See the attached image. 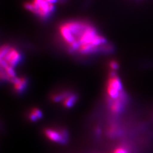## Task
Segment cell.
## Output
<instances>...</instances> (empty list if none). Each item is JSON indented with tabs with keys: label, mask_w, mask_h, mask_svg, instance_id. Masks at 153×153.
Segmentation results:
<instances>
[{
	"label": "cell",
	"mask_w": 153,
	"mask_h": 153,
	"mask_svg": "<svg viewBox=\"0 0 153 153\" xmlns=\"http://www.w3.org/2000/svg\"><path fill=\"white\" fill-rule=\"evenodd\" d=\"M69 92H61L56 93L52 96V99L54 102H59L61 101H63V100L65 98V97L68 94Z\"/></svg>",
	"instance_id": "cell-10"
},
{
	"label": "cell",
	"mask_w": 153,
	"mask_h": 153,
	"mask_svg": "<svg viewBox=\"0 0 153 153\" xmlns=\"http://www.w3.org/2000/svg\"><path fill=\"white\" fill-rule=\"evenodd\" d=\"M107 94L111 100H114L123 94V84L121 79L112 71L107 85Z\"/></svg>",
	"instance_id": "cell-4"
},
{
	"label": "cell",
	"mask_w": 153,
	"mask_h": 153,
	"mask_svg": "<svg viewBox=\"0 0 153 153\" xmlns=\"http://www.w3.org/2000/svg\"><path fill=\"white\" fill-rule=\"evenodd\" d=\"M25 6L27 10L42 19L50 17L56 10L54 4L48 2L47 0H33L26 3Z\"/></svg>",
	"instance_id": "cell-2"
},
{
	"label": "cell",
	"mask_w": 153,
	"mask_h": 153,
	"mask_svg": "<svg viewBox=\"0 0 153 153\" xmlns=\"http://www.w3.org/2000/svg\"><path fill=\"white\" fill-rule=\"evenodd\" d=\"M123 94L120 97H119L117 99L111 100L112 102L110 105V108L111 111L114 114H117L121 112L123 110Z\"/></svg>",
	"instance_id": "cell-7"
},
{
	"label": "cell",
	"mask_w": 153,
	"mask_h": 153,
	"mask_svg": "<svg viewBox=\"0 0 153 153\" xmlns=\"http://www.w3.org/2000/svg\"><path fill=\"white\" fill-rule=\"evenodd\" d=\"M112 153H130L128 150L127 148L121 146V147H117L115 149Z\"/></svg>",
	"instance_id": "cell-11"
},
{
	"label": "cell",
	"mask_w": 153,
	"mask_h": 153,
	"mask_svg": "<svg viewBox=\"0 0 153 153\" xmlns=\"http://www.w3.org/2000/svg\"><path fill=\"white\" fill-rule=\"evenodd\" d=\"M59 33L61 41L71 53L91 56L112 51V45L105 38L85 22H66L60 26Z\"/></svg>",
	"instance_id": "cell-1"
},
{
	"label": "cell",
	"mask_w": 153,
	"mask_h": 153,
	"mask_svg": "<svg viewBox=\"0 0 153 153\" xmlns=\"http://www.w3.org/2000/svg\"><path fill=\"white\" fill-rule=\"evenodd\" d=\"M47 1L48 2H49L51 3H52V4H54L55 3H56L57 1V0H47Z\"/></svg>",
	"instance_id": "cell-13"
},
{
	"label": "cell",
	"mask_w": 153,
	"mask_h": 153,
	"mask_svg": "<svg viewBox=\"0 0 153 153\" xmlns=\"http://www.w3.org/2000/svg\"><path fill=\"white\" fill-rule=\"evenodd\" d=\"M42 112L38 108H33L28 114L29 119L33 122H35L39 120L42 117Z\"/></svg>",
	"instance_id": "cell-9"
},
{
	"label": "cell",
	"mask_w": 153,
	"mask_h": 153,
	"mask_svg": "<svg viewBox=\"0 0 153 153\" xmlns=\"http://www.w3.org/2000/svg\"><path fill=\"white\" fill-rule=\"evenodd\" d=\"M12 83L14 91L16 93H21L26 89L27 85V80L24 76H20V77L17 76L16 79H14Z\"/></svg>",
	"instance_id": "cell-6"
},
{
	"label": "cell",
	"mask_w": 153,
	"mask_h": 153,
	"mask_svg": "<svg viewBox=\"0 0 153 153\" xmlns=\"http://www.w3.org/2000/svg\"><path fill=\"white\" fill-rule=\"evenodd\" d=\"M0 57L1 63L6 64L14 68L20 64L22 60L21 52L16 48L8 45H4L1 47Z\"/></svg>",
	"instance_id": "cell-3"
},
{
	"label": "cell",
	"mask_w": 153,
	"mask_h": 153,
	"mask_svg": "<svg viewBox=\"0 0 153 153\" xmlns=\"http://www.w3.org/2000/svg\"><path fill=\"white\" fill-rule=\"evenodd\" d=\"M109 66H110V68H111V70L112 71H115V70H117V68H119V65H118V63H117L116 61H112L110 62Z\"/></svg>",
	"instance_id": "cell-12"
},
{
	"label": "cell",
	"mask_w": 153,
	"mask_h": 153,
	"mask_svg": "<svg viewBox=\"0 0 153 153\" xmlns=\"http://www.w3.org/2000/svg\"><path fill=\"white\" fill-rule=\"evenodd\" d=\"M44 134L48 140L55 143H65L68 138L66 131L65 130L46 128L44 130Z\"/></svg>",
	"instance_id": "cell-5"
},
{
	"label": "cell",
	"mask_w": 153,
	"mask_h": 153,
	"mask_svg": "<svg viewBox=\"0 0 153 153\" xmlns=\"http://www.w3.org/2000/svg\"><path fill=\"white\" fill-rule=\"evenodd\" d=\"M76 100H77V96L74 93H68L63 100V105L66 108H71L75 104Z\"/></svg>",
	"instance_id": "cell-8"
}]
</instances>
